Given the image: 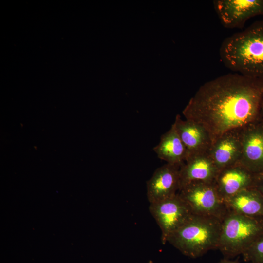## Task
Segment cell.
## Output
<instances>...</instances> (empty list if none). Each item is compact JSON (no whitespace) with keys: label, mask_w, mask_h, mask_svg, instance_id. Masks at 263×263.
Listing matches in <instances>:
<instances>
[{"label":"cell","mask_w":263,"mask_h":263,"mask_svg":"<svg viewBox=\"0 0 263 263\" xmlns=\"http://www.w3.org/2000/svg\"><path fill=\"white\" fill-rule=\"evenodd\" d=\"M263 78L230 73L203 84L183 111L186 119L203 127L212 144L229 131L263 119Z\"/></svg>","instance_id":"obj_1"},{"label":"cell","mask_w":263,"mask_h":263,"mask_svg":"<svg viewBox=\"0 0 263 263\" xmlns=\"http://www.w3.org/2000/svg\"><path fill=\"white\" fill-rule=\"evenodd\" d=\"M219 54L222 62L231 71L263 78V21L226 38Z\"/></svg>","instance_id":"obj_2"},{"label":"cell","mask_w":263,"mask_h":263,"mask_svg":"<svg viewBox=\"0 0 263 263\" xmlns=\"http://www.w3.org/2000/svg\"><path fill=\"white\" fill-rule=\"evenodd\" d=\"M221 225L222 221L217 218L193 214L169 236L167 242L184 255L198 258L218 249Z\"/></svg>","instance_id":"obj_3"},{"label":"cell","mask_w":263,"mask_h":263,"mask_svg":"<svg viewBox=\"0 0 263 263\" xmlns=\"http://www.w3.org/2000/svg\"><path fill=\"white\" fill-rule=\"evenodd\" d=\"M263 236V220L228 210L222 221L218 249L225 258L231 259Z\"/></svg>","instance_id":"obj_4"},{"label":"cell","mask_w":263,"mask_h":263,"mask_svg":"<svg viewBox=\"0 0 263 263\" xmlns=\"http://www.w3.org/2000/svg\"><path fill=\"white\" fill-rule=\"evenodd\" d=\"M178 193L193 214L213 217L222 221L228 212L213 182L191 183L182 188Z\"/></svg>","instance_id":"obj_5"},{"label":"cell","mask_w":263,"mask_h":263,"mask_svg":"<svg viewBox=\"0 0 263 263\" xmlns=\"http://www.w3.org/2000/svg\"><path fill=\"white\" fill-rule=\"evenodd\" d=\"M149 211L161 231V241L167 242L169 236L184 225L193 215L178 193L164 200L151 203Z\"/></svg>","instance_id":"obj_6"},{"label":"cell","mask_w":263,"mask_h":263,"mask_svg":"<svg viewBox=\"0 0 263 263\" xmlns=\"http://www.w3.org/2000/svg\"><path fill=\"white\" fill-rule=\"evenodd\" d=\"M213 5L222 24L227 28H242L251 18L263 15V0H216Z\"/></svg>","instance_id":"obj_7"},{"label":"cell","mask_w":263,"mask_h":263,"mask_svg":"<svg viewBox=\"0 0 263 263\" xmlns=\"http://www.w3.org/2000/svg\"><path fill=\"white\" fill-rule=\"evenodd\" d=\"M239 163L253 174L263 173V118L241 130Z\"/></svg>","instance_id":"obj_8"},{"label":"cell","mask_w":263,"mask_h":263,"mask_svg":"<svg viewBox=\"0 0 263 263\" xmlns=\"http://www.w3.org/2000/svg\"><path fill=\"white\" fill-rule=\"evenodd\" d=\"M255 174L238 162L218 171L213 181L225 202L241 191L253 187Z\"/></svg>","instance_id":"obj_9"},{"label":"cell","mask_w":263,"mask_h":263,"mask_svg":"<svg viewBox=\"0 0 263 263\" xmlns=\"http://www.w3.org/2000/svg\"><path fill=\"white\" fill-rule=\"evenodd\" d=\"M181 166L166 163L155 170L147 182V196L150 204L164 200L178 193Z\"/></svg>","instance_id":"obj_10"},{"label":"cell","mask_w":263,"mask_h":263,"mask_svg":"<svg viewBox=\"0 0 263 263\" xmlns=\"http://www.w3.org/2000/svg\"><path fill=\"white\" fill-rule=\"evenodd\" d=\"M218 172L209 151L188 156L180 167L179 190L193 182L213 183Z\"/></svg>","instance_id":"obj_11"},{"label":"cell","mask_w":263,"mask_h":263,"mask_svg":"<svg viewBox=\"0 0 263 263\" xmlns=\"http://www.w3.org/2000/svg\"><path fill=\"white\" fill-rule=\"evenodd\" d=\"M242 129L226 132L212 144L209 153L218 171L239 162Z\"/></svg>","instance_id":"obj_12"},{"label":"cell","mask_w":263,"mask_h":263,"mask_svg":"<svg viewBox=\"0 0 263 263\" xmlns=\"http://www.w3.org/2000/svg\"><path fill=\"white\" fill-rule=\"evenodd\" d=\"M173 124L186 148L187 158L209 151L211 140L208 132L201 125L186 119L183 120L179 115L176 116Z\"/></svg>","instance_id":"obj_13"},{"label":"cell","mask_w":263,"mask_h":263,"mask_svg":"<svg viewBox=\"0 0 263 263\" xmlns=\"http://www.w3.org/2000/svg\"><path fill=\"white\" fill-rule=\"evenodd\" d=\"M225 203L228 210L263 220V197L253 187L241 191Z\"/></svg>","instance_id":"obj_14"},{"label":"cell","mask_w":263,"mask_h":263,"mask_svg":"<svg viewBox=\"0 0 263 263\" xmlns=\"http://www.w3.org/2000/svg\"><path fill=\"white\" fill-rule=\"evenodd\" d=\"M153 150L159 159L169 164L181 165L187 157L186 148L173 124L162 135Z\"/></svg>","instance_id":"obj_15"},{"label":"cell","mask_w":263,"mask_h":263,"mask_svg":"<svg viewBox=\"0 0 263 263\" xmlns=\"http://www.w3.org/2000/svg\"><path fill=\"white\" fill-rule=\"evenodd\" d=\"M242 255L246 262L263 263V236L253 242Z\"/></svg>","instance_id":"obj_16"},{"label":"cell","mask_w":263,"mask_h":263,"mask_svg":"<svg viewBox=\"0 0 263 263\" xmlns=\"http://www.w3.org/2000/svg\"><path fill=\"white\" fill-rule=\"evenodd\" d=\"M253 188L256 189L263 197V173L255 175Z\"/></svg>","instance_id":"obj_17"},{"label":"cell","mask_w":263,"mask_h":263,"mask_svg":"<svg viewBox=\"0 0 263 263\" xmlns=\"http://www.w3.org/2000/svg\"><path fill=\"white\" fill-rule=\"evenodd\" d=\"M217 263H239V262L237 260H231L230 259L224 258Z\"/></svg>","instance_id":"obj_18"},{"label":"cell","mask_w":263,"mask_h":263,"mask_svg":"<svg viewBox=\"0 0 263 263\" xmlns=\"http://www.w3.org/2000/svg\"><path fill=\"white\" fill-rule=\"evenodd\" d=\"M260 112L262 117L263 118V95L261 99L260 105Z\"/></svg>","instance_id":"obj_19"}]
</instances>
